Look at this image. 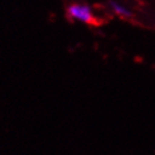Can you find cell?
<instances>
[{
  "instance_id": "cell-1",
  "label": "cell",
  "mask_w": 155,
  "mask_h": 155,
  "mask_svg": "<svg viewBox=\"0 0 155 155\" xmlns=\"http://www.w3.org/2000/svg\"><path fill=\"white\" fill-rule=\"evenodd\" d=\"M67 15L71 20L90 25L94 21L92 9L87 3H71L67 8Z\"/></svg>"
},
{
  "instance_id": "cell-2",
  "label": "cell",
  "mask_w": 155,
  "mask_h": 155,
  "mask_svg": "<svg viewBox=\"0 0 155 155\" xmlns=\"http://www.w3.org/2000/svg\"><path fill=\"white\" fill-rule=\"evenodd\" d=\"M110 7L112 11L119 17H121V18L129 19V18L132 17V11L129 8H126L125 6H123L121 3L116 2V1H110Z\"/></svg>"
}]
</instances>
